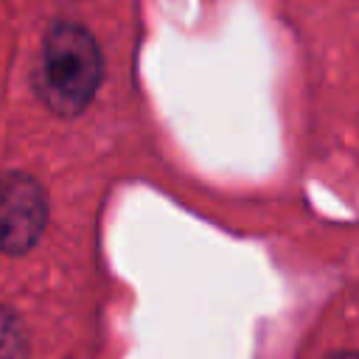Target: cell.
Segmentation results:
<instances>
[{
	"instance_id": "2",
	"label": "cell",
	"mask_w": 359,
	"mask_h": 359,
	"mask_svg": "<svg viewBox=\"0 0 359 359\" xmlns=\"http://www.w3.org/2000/svg\"><path fill=\"white\" fill-rule=\"evenodd\" d=\"M48 222V202L42 185L22 174L8 171L0 177V250L20 255L31 250Z\"/></svg>"
},
{
	"instance_id": "4",
	"label": "cell",
	"mask_w": 359,
	"mask_h": 359,
	"mask_svg": "<svg viewBox=\"0 0 359 359\" xmlns=\"http://www.w3.org/2000/svg\"><path fill=\"white\" fill-rule=\"evenodd\" d=\"M331 359H356L351 351H345V353H337V356H331Z\"/></svg>"
},
{
	"instance_id": "3",
	"label": "cell",
	"mask_w": 359,
	"mask_h": 359,
	"mask_svg": "<svg viewBox=\"0 0 359 359\" xmlns=\"http://www.w3.org/2000/svg\"><path fill=\"white\" fill-rule=\"evenodd\" d=\"M0 359H28V339L14 311L0 309Z\"/></svg>"
},
{
	"instance_id": "1",
	"label": "cell",
	"mask_w": 359,
	"mask_h": 359,
	"mask_svg": "<svg viewBox=\"0 0 359 359\" xmlns=\"http://www.w3.org/2000/svg\"><path fill=\"white\" fill-rule=\"evenodd\" d=\"M101 84V50L95 36L79 22H56L48 28L39 62L34 70V87L42 104L73 118L84 112Z\"/></svg>"
}]
</instances>
